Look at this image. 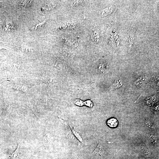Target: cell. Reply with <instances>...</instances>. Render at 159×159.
<instances>
[{
    "mask_svg": "<svg viewBox=\"0 0 159 159\" xmlns=\"http://www.w3.org/2000/svg\"><path fill=\"white\" fill-rule=\"evenodd\" d=\"M32 1H21L18 3V6L20 7H26L30 5Z\"/></svg>",
    "mask_w": 159,
    "mask_h": 159,
    "instance_id": "cell-3",
    "label": "cell"
},
{
    "mask_svg": "<svg viewBox=\"0 0 159 159\" xmlns=\"http://www.w3.org/2000/svg\"><path fill=\"white\" fill-rule=\"evenodd\" d=\"M122 80L119 78L115 80L114 83L110 87L111 89L113 90L119 87L122 85Z\"/></svg>",
    "mask_w": 159,
    "mask_h": 159,
    "instance_id": "cell-2",
    "label": "cell"
},
{
    "mask_svg": "<svg viewBox=\"0 0 159 159\" xmlns=\"http://www.w3.org/2000/svg\"><path fill=\"white\" fill-rule=\"evenodd\" d=\"M107 123L110 127L115 128L116 127L117 125L118 121L115 118H111L107 121Z\"/></svg>",
    "mask_w": 159,
    "mask_h": 159,
    "instance_id": "cell-1",
    "label": "cell"
},
{
    "mask_svg": "<svg viewBox=\"0 0 159 159\" xmlns=\"http://www.w3.org/2000/svg\"><path fill=\"white\" fill-rule=\"evenodd\" d=\"M17 90L22 91H25L26 90V88L24 86L22 85H19L17 86Z\"/></svg>",
    "mask_w": 159,
    "mask_h": 159,
    "instance_id": "cell-8",
    "label": "cell"
},
{
    "mask_svg": "<svg viewBox=\"0 0 159 159\" xmlns=\"http://www.w3.org/2000/svg\"><path fill=\"white\" fill-rule=\"evenodd\" d=\"M69 126L73 134L77 138V139L81 142H82V138H81L80 136L78 133L74 129L73 127L70 125L69 124Z\"/></svg>",
    "mask_w": 159,
    "mask_h": 159,
    "instance_id": "cell-5",
    "label": "cell"
},
{
    "mask_svg": "<svg viewBox=\"0 0 159 159\" xmlns=\"http://www.w3.org/2000/svg\"><path fill=\"white\" fill-rule=\"evenodd\" d=\"M146 79L144 76H141L135 82V84L136 86H141L145 82Z\"/></svg>",
    "mask_w": 159,
    "mask_h": 159,
    "instance_id": "cell-4",
    "label": "cell"
},
{
    "mask_svg": "<svg viewBox=\"0 0 159 159\" xmlns=\"http://www.w3.org/2000/svg\"><path fill=\"white\" fill-rule=\"evenodd\" d=\"M85 104L90 107H91L92 105V103L90 101H87L85 103Z\"/></svg>",
    "mask_w": 159,
    "mask_h": 159,
    "instance_id": "cell-10",
    "label": "cell"
},
{
    "mask_svg": "<svg viewBox=\"0 0 159 159\" xmlns=\"http://www.w3.org/2000/svg\"><path fill=\"white\" fill-rule=\"evenodd\" d=\"M19 145L17 147V149L11 155V157L13 158L14 159V157L16 156H17L19 153Z\"/></svg>",
    "mask_w": 159,
    "mask_h": 159,
    "instance_id": "cell-7",
    "label": "cell"
},
{
    "mask_svg": "<svg viewBox=\"0 0 159 159\" xmlns=\"http://www.w3.org/2000/svg\"><path fill=\"white\" fill-rule=\"evenodd\" d=\"M75 104L78 105L82 106V105L83 103L81 101L77 100L75 101Z\"/></svg>",
    "mask_w": 159,
    "mask_h": 159,
    "instance_id": "cell-9",
    "label": "cell"
},
{
    "mask_svg": "<svg viewBox=\"0 0 159 159\" xmlns=\"http://www.w3.org/2000/svg\"><path fill=\"white\" fill-rule=\"evenodd\" d=\"M82 1H73L71 3V5L73 6L78 5L82 2Z\"/></svg>",
    "mask_w": 159,
    "mask_h": 159,
    "instance_id": "cell-6",
    "label": "cell"
}]
</instances>
